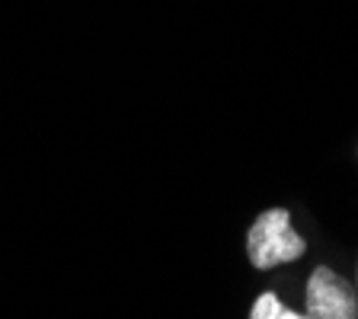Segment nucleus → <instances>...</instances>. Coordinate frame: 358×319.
<instances>
[{"instance_id":"f257e3e1","label":"nucleus","mask_w":358,"mask_h":319,"mask_svg":"<svg viewBox=\"0 0 358 319\" xmlns=\"http://www.w3.org/2000/svg\"><path fill=\"white\" fill-rule=\"evenodd\" d=\"M304 253L307 243L291 230V214L285 208L262 211L246 233V255H250V265L259 272H268L285 262H298Z\"/></svg>"},{"instance_id":"f03ea898","label":"nucleus","mask_w":358,"mask_h":319,"mask_svg":"<svg viewBox=\"0 0 358 319\" xmlns=\"http://www.w3.org/2000/svg\"><path fill=\"white\" fill-rule=\"evenodd\" d=\"M307 316L310 319H358L355 288L333 268L320 265L307 278Z\"/></svg>"},{"instance_id":"7ed1b4c3","label":"nucleus","mask_w":358,"mask_h":319,"mask_svg":"<svg viewBox=\"0 0 358 319\" xmlns=\"http://www.w3.org/2000/svg\"><path fill=\"white\" fill-rule=\"evenodd\" d=\"M250 319H310L304 313H294V310H288V306L282 304V300L272 294V290H266V294H259L256 297V304H253V310H250Z\"/></svg>"},{"instance_id":"20e7f679","label":"nucleus","mask_w":358,"mask_h":319,"mask_svg":"<svg viewBox=\"0 0 358 319\" xmlns=\"http://www.w3.org/2000/svg\"><path fill=\"white\" fill-rule=\"evenodd\" d=\"M355 297H358V288H355Z\"/></svg>"}]
</instances>
